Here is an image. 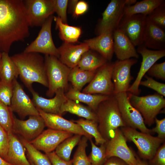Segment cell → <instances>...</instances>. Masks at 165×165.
I'll return each instance as SVG.
<instances>
[{
	"label": "cell",
	"mask_w": 165,
	"mask_h": 165,
	"mask_svg": "<svg viewBox=\"0 0 165 165\" xmlns=\"http://www.w3.org/2000/svg\"><path fill=\"white\" fill-rule=\"evenodd\" d=\"M148 20L159 27L165 28V1L147 16Z\"/></svg>",
	"instance_id": "cell-39"
},
{
	"label": "cell",
	"mask_w": 165,
	"mask_h": 165,
	"mask_svg": "<svg viewBox=\"0 0 165 165\" xmlns=\"http://www.w3.org/2000/svg\"><path fill=\"white\" fill-rule=\"evenodd\" d=\"M164 0H143L137 2L134 4L125 6L121 21L133 15L141 14L146 16L149 14Z\"/></svg>",
	"instance_id": "cell-27"
},
{
	"label": "cell",
	"mask_w": 165,
	"mask_h": 165,
	"mask_svg": "<svg viewBox=\"0 0 165 165\" xmlns=\"http://www.w3.org/2000/svg\"><path fill=\"white\" fill-rule=\"evenodd\" d=\"M53 16H50L41 26L39 33L31 43L26 47L23 52L42 53L46 55L59 57L58 48L55 46L51 33V26Z\"/></svg>",
	"instance_id": "cell-8"
},
{
	"label": "cell",
	"mask_w": 165,
	"mask_h": 165,
	"mask_svg": "<svg viewBox=\"0 0 165 165\" xmlns=\"http://www.w3.org/2000/svg\"><path fill=\"white\" fill-rule=\"evenodd\" d=\"M54 13L64 23L67 24V11L68 3V0H53Z\"/></svg>",
	"instance_id": "cell-42"
},
{
	"label": "cell",
	"mask_w": 165,
	"mask_h": 165,
	"mask_svg": "<svg viewBox=\"0 0 165 165\" xmlns=\"http://www.w3.org/2000/svg\"><path fill=\"white\" fill-rule=\"evenodd\" d=\"M49 158L52 165H72V160L66 161L58 157L55 152L45 153Z\"/></svg>",
	"instance_id": "cell-47"
},
{
	"label": "cell",
	"mask_w": 165,
	"mask_h": 165,
	"mask_svg": "<svg viewBox=\"0 0 165 165\" xmlns=\"http://www.w3.org/2000/svg\"><path fill=\"white\" fill-rule=\"evenodd\" d=\"M145 76L146 80H141L140 85L150 88L156 91L158 94L165 97V84L157 82L146 75Z\"/></svg>",
	"instance_id": "cell-41"
},
{
	"label": "cell",
	"mask_w": 165,
	"mask_h": 165,
	"mask_svg": "<svg viewBox=\"0 0 165 165\" xmlns=\"http://www.w3.org/2000/svg\"><path fill=\"white\" fill-rule=\"evenodd\" d=\"M13 84L6 83L0 80V101L9 106L13 94Z\"/></svg>",
	"instance_id": "cell-40"
},
{
	"label": "cell",
	"mask_w": 165,
	"mask_h": 165,
	"mask_svg": "<svg viewBox=\"0 0 165 165\" xmlns=\"http://www.w3.org/2000/svg\"><path fill=\"white\" fill-rule=\"evenodd\" d=\"M126 0H112L102 14L96 28L99 35L104 32H112L118 28L123 16Z\"/></svg>",
	"instance_id": "cell-10"
},
{
	"label": "cell",
	"mask_w": 165,
	"mask_h": 165,
	"mask_svg": "<svg viewBox=\"0 0 165 165\" xmlns=\"http://www.w3.org/2000/svg\"><path fill=\"white\" fill-rule=\"evenodd\" d=\"M29 90L32 95V102L37 109L46 113L62 116L61 114V107L67 100L64 90L60 89L57 90L55 96L50 99L40 96L33 88Z\"/></svg>",
	"instance_id": "cell-20"
},
{
	"label": "cell",
	"mask_w": 165,
	"mask_h": 165,
	"mask_svg": "<svg viewBox=\"0 0 165 165\" xmlns=\"http://www.w3.org/2000/svg\"><path fill=\"white\" fill-rule=\"evenodd\" d=\"M102 165H128L122 159L116 157H110L107 159Z\"/></svg>",
	"instance_id": "cell-49"
},
{
	"label": "cell",
	"mask_w": 165,
	"mask_h": 165,
	"mask_svg": "<svg viewBox=\"0 0 165 165\" xmlns=\"http://www.w3.org/2000/svg\"><path fill=\"white\" fill-rule=\"evenodd\" d=\"M73 135L70 132L48 128L29 142L38 150L47 153L54 151L63 141Z\"/></svg>",
	"instance_id": "cell-19"
},
{
	"label": "cell",
	"mask_w": 165,
	"mask_h": 165,
	"mask_svg": "<svg viewBox=\"0 0 165 165\" xmlns=\"http://www.w3.org/2000/svg\"><path fill=\"white\" fill-rule=\"evenodd\" d=\"M58 49L59 60L71 68L76 66L82 56L90 50L84 42L77 45L64 42Z\"/></svg>",
	"instance_id": "cell-21"
},
{
	"label": "cell",
	"mask_w": 165,
	"mask_h": 165,
	"mask_svg": "<svg viewBox=\"0 0 165 165\" xmlns=\"http://www.w3.org/2000/svg\"><path fill=\"white\" fill-rule=\"evenodd\" d=\"M90 50L101 55L108 61H110L114 53L113 32L107 31L96 37L84 40Z\"/></svg>",
	"instance_id": "cell-23"
},
{
	"label": "cell",
	"mask_w": 165,
	"mask_h": 165,
	"mask_svg": "<svg viewBox=\"0 0 165 165\" xmlns=\"http://www.w3.org/2000/svg\"><path fill=\"white\" fill-rule=\"evenodd\" d=\"M155 122L156 123V126L151 130L152 132L156 133L158 138L164 140L165 138V118L159 119L156 118Z\"/></svg>",
	"instance_id": "cell-46"
},
{
	"label": "cell",
	"mask_w": 165,
	"mask_h": 165,
	"mask_svg": "<svg viewBox=\"0 0 165 165\" xmlns=\"http://www.w3.org/2000/svg\"><path fill=\"white\" fill-rule=\"evenodd\" d=\"M44 63L48 82L46 95L53 97L60 89L65 92L68 90V77L71 68L62 63L57 57L46 55Z\"/></svg>",
	"instance_id": "cell-4"
},
{
	"label": "cell",
	"mask_w": 165,
	"mask_h": 165,
	"mask_svg": "<svg viewBox=\"0 0 165 165\" xmlns=\"http://www.w3.org/2000/svg\"><path fill=\"white\" fill-rule=\"evenodd\" d=\"M39 115L49 128L70 132L74 134H79L86 137L89 141L93 137L87 133L77 123L68 120L59 115L45 112L38 109Z\"/></svg>",
	"instance_id": "cell-18"
},
{
	"label": "cell",
	"mask_w": 165,
	"mask_h": 165,
	"mask_svg": "<svg viewBox=\"0 0 165 165\" xmlns=\"http://www.w3.org/2000/svg\"><path fill=\"white\" fill-rule=\"evenodd\" d=\"M19 76L17 67L8 53H2L0 64V80L6 83H12Z\"/></svg>",
	"instance_id": "cell-29"
},
{
	"label": "cell",
	"mask_w": 165,
	"mask_h": 165,
	"mask_svg": "<svg viewBox=\"0 0 165 165\" xmlns=\"http://www.w3.org/2000/svg\"><path fill=\"white\" fill-rule=\"evenodd\" d=\"M2 53H0V64L1 63V59L2 57Z\"/></svg>",
	"instance_id": "cell-53"
},
{
	"label": "cell",
	"mask_w": 165,
	"mask_h": 165,
	"mask_svg": "<svg viewBox=\"0 0 165 165\" xmlns=\"http://www.w3.org/2000/svg\"><path fill=\"white\" fill-rule=\"evenodd\" d=\"M0 165H13L0 156Z\"/></svg>",
	"instance_id": "cell-52"
},
{
	"label": "cell",
	"mask_w": 165,
	"mask_h": 165,
	"mask_svg": "<svg viewBox=\"0 0 165 165\" xmlns=\"http://www.w3.org/2000/svg\"><path fill=\"white\" fill-rule=\"evenodd\" d=\"M137 61V59L131 58L124 60H118L114 62L112 74L114 95L127 92L133 79L131 75V68Z\"/></svg>",
	"instance_id": "cell-14"
},
{
	"label": "cell",
	"mask_w": 165,
	"mask_h": 165,
	"mask_svg": "<svg viewBox=\"0 0 165 165\" xmlns=\"http://www.w3.org/2000/svg\"><path fill=\"white\" fill-rule=\"evenodd\" d=\"M142 44L152 50H165L164 29L154 24L147 18Z\"/></svg>",
	"instance_id": "cell-24"
},
{
	"label": "cell",
	"mask_w": 165,
	"mask_h": 165,
	"mask_svg": "<svg viewBox=\"0 0 165 165\" xmlns=\"http://www.w3.org/2000/svg\"><path fill=\"white\" fill-rule=\"evenodd\" d=\"M88 139L82 136L72 160V165H91L86 153Z\"/></svg>",
	"instance_id": "cell-36"
},
{
	"label": "cell",
	"mask_w": 165,
	"mask_h": 165,
	"mask_svg": "<svg viewBox=\"0 0 165 165\" xmlns=\"http://www.w3.org/2000/svg\"><path fill=\"white\" fill-rule=\"evenodd\" d=\"M22 0H0V51L8 53L14 42L30 35Z\"/></svg>",
	"instance_id": "cell-1"
},
{
	"label": "cell",
	"mask_w": 165,
	"mask_h": 165,
	"mask_svg": "<svg viewBox=\"0 0 165 165\" xmlns=\"http://www.w3.org/2000/svg\"><path fill=\"white\" fill-rule=\"evenodd\" d=\"M9 146L7 161L13 165H31L25 154V148L13 132L8 133Z\"/></svg>",
	"instance_id": "cell-25"
},
{
	"label": "cell",
	"mask_w": 165,
	"mask_h": 165,
	"mask_svg": "<svg viewBox=\"0 0 165 165\" xmlns=\"http://www.w3.org/2000/svg\"><path fill=\"white\" fill-rule=\"evenodd\" d=\"M13 84V94L9 106L12 112L16 113L22 118L39 115L32 100L25 93L16 79H14Z\"/></svg>",
	"instance_id": "cell-13"
},
{
	"label": "cell",
	"mask_w": 165,
	"mask_h": 165,
	"mask_svg": "<svg viewBox=\"0 0 165 165\" xmlns=\"http://www.w3.org/2000/svg\"><path fill=\"white\" fill-rule=\"evenodd\" d=\"M82 136L75 134L63 141L57 147L54 151L56 154L63 160L68 161L72 150L79 143Z\"/></svg>",
	"instance_id": "cell-33"
},
{
	"label": "cell",
	"mask_w": 165,
	"mask_h": 165,
	"mask_svg": "<svg viewBox=\"0 0 165 165\" xmlns=\"http://www.w3.org/2000/svg\"><path fill=\"white\" fill-rule=\"evenodd\" d=\"M137 160V165H148L147 162L143 160H142L136 156Z\"/></svg>",
	"instance_id": "cell-51"
},
{
	"label": "cell",
	"mask_w": 165,
	"mask_h": 165,
	"mask_svg": "<svg viewBox=\"0 0 165 165\" xmlns=\"http://www.w3.org/2000/svg\"><path fill=\"white\" fill-rule=\"evenodd\" d=\"M114 95L117 101L121 117L126 126L137 129L143 133L151 134V130L146 126L141 114L130 102L127 92L118 93Z\"/></svg>",
	"instance_id": "cell-9"
},
{
	"label": "cell",
	"mask_w": 165,
	"mask_h": 165,
	"mask_svg": "<svg viewBox=\"0 0 165 165\" xmlns=\"http://www.w3.org/2000/svg\"><path fill=\"white\" fill-rule=\"evenodd\" d=\"M147 73L150 75L163 80H165V62L154 64Z\"/></svg>",
	"instance_id": "cell-44"
},
{
	"label": "cell",
	"mask_w": 165,
	"mask_h": 165,
	"mask_svg": "<svg viewBox=\"0 0 165 165\" xmlns=\"http://www.w3.org/2000/svg\"><path fill=\"white\" fill-rule=\"evenodd\" d=\"M137 51L141 56L142 61L136 78L127 92L138 95L140 93L139 86L142 79L158 60L165 56V50H150L142 44L138 46Z\"/></svg>",
	"instance_id": "cell-15"
},
{
	"label": "cell",
	"mask_w": 165,
	"mask_h": 165,
	"mask_svg": "<svg viewBox=\"0 0 165 165\" xmlns=\"http://www.w3.org/2000/svg\"><path fill=\"white\" fill-rule=\"evenodd\" d=\"M45 127L44 120L40 115L30 116L26 120L20 119L14 116L12 131L31 141L42 132Z\"/></svg>",
	"instance_id": "cell-17"
},
{
	"label": "cell",
	"mask_w": 165,
	"mask_h": 165,
	"mask_svg": "<svg viewBox=\"0 0 165 165\" xmlns=\"http://www.w3.org/2000/svg\"><path fill=\"white\" fill-rule=\"evenodd\" d=\"M65 95L68 99L86 104L94 112L101 102L106 100L110 96L101 94L85 93L76 90L72 87L68 90Z\"/></svg>",
	"instance_id": "cell-26"
},
{
	"label": "cell",
	"mask_w": 165,
	"mask_h": 165,
	"mask_svg": "<svg viewBox=\"0 0 165 165\" xmlns=\"http://www.w3.org/2000/svg\"><path fill=\"white\" fill-rule=\"evenodd\" d=\"M147 16L141 14L133 15L120 21V29L135 47L143 44Z\"/></svg>",
	"instance_id": "cell-16"
},
{
	"label": "cell",
	"mask_w": 165,
	"mask_h": 165,
	"mask_svg": "<svg viewBox=\"0 0 165 165\" xmlns=\"http://www.w3.org/2000/svg\"><path fill=\"white\" fill-rule=\"evenodd\" d=\"M11 57L17 67L21 80L29 90L32 88L34 82L48 88L44 58L39 53L23 52Z\"/></svg>",
	"instance_id": "cell-2"
},
{
	"label": "cell",
	"mask_w": 165,
	"mask_h": 165,
	"mask_svg": "<svg viewBox=\"0 0 165 165\" xmlns=\"http://www.w3.org/2000/svg\"><path fill=\"white\" fill-rule=\"evenodd\" d=\"M53 20L59 31L60 37L64 42L72 44L78 41L82 33L80 28L64 23L58 16H53Z\"/></svg>",
	"instance_id": "cell-30"
},
{
	"label": "cell",
	"mask_w": 165,
	"mask_h": 165,
	"mask_svg": "<svg viewBox=\"0 0 165 165\" xmlns=\"http://www.w3.org/2000/svg\"><path fill=\"white\" fill-rule=\"evenodd\" d=\"M65 112H68L84 119L97 121L95 112L89 107L85 106L77 102L67 98L61 108L62 115Z\"/></svg>",
	"instance_id": "cell-28"
},
{
	"label": "cell",
	"mask_w": 165,
	"mask_h": 165,
	"mask_svg": "<svg viewBox=\"0 0 165 165\" xmlns=\"http://www.w3.org/2000/svg\"><path fill=\"white\" fill-rule=\"evenodd\" d=\"M29 161L31 165H34V164L32 163L31 161H30L29 160Z\"/></svg>",
	"instance_id": "cell-54"
},
{
	"label": "cell",
	"mask_w": 165,
	"mask_h": 165,
	"mask_svg": "<svg viewBox=\"0 0 165 165\" xmlns=\"http://www.w3.org/2000/svg\"><path fill=\"white\" fill-rule=\"evenodd\" d=\"M108 61L98 53L89 50L82 56L77 66L84 70L96 71Z\"/></svg>",
	"instance_id": "cell-32"
},
{
	"label": "cell",
	"mask_w": 165,
	"mask_h": 165,
	"mask_svg": "<svg viewBox=\"0 0 165 165\" xmlns=\"http://www.w3.org/2000/svg\"><path fill=\"white\" fill-rule=\"evenodd\" d=\"M78 1V0H70L69 1H68V2H69V4H70L69 6L70 8V9L73 11V12Z\"/></svg>",
	"instance_id": "cell-50"
},
{
	"label": "cell",
	"mask_w": 165,
	"mask_h": 165,
	"mask_svg": "<svg viewBox=\"0 0 165 165\" xmlns=\"http://www.w3.org/2000/svg\"><path fill=\"white\" fill-rule=\"evenodd\" d=\"M127 93L130 102L141 114L145 124L152 125L157 115L165 107L163 97L158 94L140 97Z\"/></svg>",
	"instance_id": "cell-5"
},
{
	"label": "cell",
	"mask_w": 165,
	"mask_h": 165,
	"mask_svg": "<svg viewBox=\"0 0 165 165\" xmlns=\"http://www.w3.org/2000/svg\"><path fill=\"white\" fill-rule=\"evenodd\" d=\"M88 8V5L86 2L83 1H78L73 12V16L77 17L83 14L87 11Z\"/></svg>",
	"instance_id": "cell-48"
},
{
	"label": "cell",
	"mask_w": 165,
	"mask_h": 165,
	"mask_svg": "<svg viewBox=\"0 0 165 165\" xmlns=\"http://www.w3.org/2000/svg\"><path fill=\"white\" fill-rule=\"evenodd\" d=\"M20 141L27 151L28 160L34 165H52L46 154L42 153L29 141L23 138Z\"/></svg>",
	"instance_id": "cell-34"
},
{
	"label": "cell",
	"mask_w": 165,
	"mask_h": 165,
	"mask_svg": "<svg viewBox=\"0 0 165 165\" xmlns=\"http://www.w3.org/2000/svg\"><path fill=\"white\" fill-rule=\"evenodd\" d=\"M114 53L118 60H124L139 57L135 46L119 29L113 32Z\"/></svg>",
	"instance_id": "cell-22"
},
{
	"label": "cell",
	"mask_w": 165,
	"mask_h": 165,
	"mask_svg": "<svg viewBox=\"0 0 165 165\" xmlns=\"http://www.w3.org/2000/svg\"><path fill=\"white\" fill-rule=\"evenodd\" d=\"M97 71L84 70L77 66L71 69L68 77V81L71 82L74 89L81 91L86 84L91 81Z\"/></svg>",
	"instance_id": "cell-31"
},
{
	"label": "cell",
	"mask_w": 165,
	"mask_h": 165,
	"mask_svg": "<svg viewBox=\"0 0 165 165\" xmlns=\"http://www.w3.org/2000/svg\"><path fill=\"white\" fill-rule=\"evenodd\" d=\"M91 152L88 156L91 165H102L107 160L106 143L97 146L92 139L90 140Z\"/></svg>",
	"instance_id": "cell-37"
},
{
	"label": "cell",
	"mask_w": 165,
	"mask_h": 165,
	"mask_svg": "<svg viewBox=\"0 0 165 165\" xmlns=\"http://www.w3.org/2000/svg\"><path fill=\"white\" fill-rule=\"evenodd\" d=\"M114 62L108 61L98 69L82 92L108 96L114 95V86L112 80Z\"/></svg>",
	"instance_id": "cell-7"
},
{
	"label": "cell",
	"mask_w": 165,
	"mask_h": 165,
	"mask_svg": "<svg viewBox=\"0 0 165 165\" xmlns=\"http://www.w3.org/2000/svg\"><path fill=\"white\" fill-rule=\"evenodd\" d=\"M29 26L41 27L54 13L53 0H23Z\"/></svg>",
	"instance_id": "cell-11"
},
{
	"label": "cell",
	"mask_w": 165,
	"mask_h": 165,
	"mask_svg": "<svg viewBox=\"0 0 165 165\" xmlns=\"http://www.w3.org/2000/svg\"><path fill=\"white\" fill-rule=\"evenodd\" d=\"M121 130L126 140L134 143L139 154L144 159L150 160L155 155L164 140L150 134L139 132L136 129L125 126Z\"/></svg>",
	"instance_id": "cell-6"
},
{
	"label": "cell",
	"mask_w": 165,
	"mask_h": 165,
	"mask_svg": "<svg viewBox=\"0 0 165 165\" xmlns=\"http://www.w3.org/2000/svg\"><path fill=\"white\" fill-rule=\"evenodd\" d=\"M127 141L121 130H116L112 137L106 142L107 159L116 157L128 165H137L136 156L127 145Z\"/></svg>",
	"instance_id": "cell-12"
},
{
	"label": "cell",
	"mask_w": 165,
	"mask_h": 165,
	"mask_svg": "<svg viewBox=\"0 0 165 165\" xmlns=\"http://www.w3.org/2000/svg\"><path fill=\"white\" fill-rule=\"evenodd\" d=\"M94 112L99 131L106 141L112 137L116 130L119 127L126 126L114 95L101 102Z\"/></svg>",
	"instance_id": "cell-3"
},
{
	"label": "cell",
	"mask_w": 165,
	"mask_h": 165,
	"mask_svg": "<svg viewBox=\"0 0 165 165\" xmlns=\"http://www.w3.org/2000/svg\"><path fill=\"white\" fill-rule=\"evenodd\" d=\"M73 121L79 124L87 133L94 138L95 144L96 145H101L106 142L99 131L97 121L84 118H80Z\"/></svg>",
	"instance_id": "cell-35"
},
{
	"label": "cell",
	"mask_w": 165,
	"mask_h": 165,
	"mask_svg": "<svg viewBox=\"0 0 165 165\" xmlns=\"http://www.w3.org/2000/svg\"><path fill=\"white\" fill-rule=\"evenodd\" d=\"M149 160L148 165H165V142L159 147L153 157Z\"/></svg>",
	"instance_id": "cell-45"
},
{
	"label": "cell",
	"mask_w": 165,
	"mask_h": 165,
	"mask_svg": "<svg viewBox=\"0 0 165 165\" xmlns=\"http://www.w3.org/2000/svg\"><path fill=\"white\" fill-rule=\"evenodd\" d=\"M9 146L8 133L0 125V156L7 161Z\"/></svg>",
	"instance_id": "cell-43"
},
{
	"label": "cell",
	"mask_w": 165,
	"mask_h": 165,
	"mask_svg": "<svg viewBox=\"0 0 165 165\" xmlns=\"http://www.w3.org/2000/svg\"><path fill=\"white\" fill-rule=\"evenodd\" d=\"M9 106L0 101V125L8 133L12 131L14 116Z\"/></svg>",
	"instance_id": "cell-38"
}]
</instances>
